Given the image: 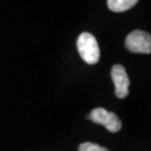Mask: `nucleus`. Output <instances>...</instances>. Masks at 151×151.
Returning <instances> with one entry per match:
<instances>
[{
    "label": "nucleus",
    "mask_w": 151,
    "mask_h": 151,
    "mask_svg": "<svg viewBox=\"0 0 151 151\" xmlns=\"http://www.w3.org/2000/svg\"><path fill=\"white\" fill-rule=\"evenodd\" d=\"M77 47L81 57L87 64L94 65L100 59V49L97 40L91 34L83 32L78 38Z\"/></svg>",
    "instance_id": "obj_1"
},
{
    "label": "nucleus",
    "mask_w": 151,
    "mask_h": 151,
    "mask_svg": "<svg viewBox=\"0 0 151 151\" xmlns=\"http://www.w3.org/2000/svg\"><path fill=\"white\" fill-rule=\"evenodd\" d=\"M126 47L134 53H151V37L143 31H134L126 38Z\"/></svg>",
    "instance_id": "obj_2"
},
{
    "label": "nucleus",
    "mask_w": 151,
    "mask_h": 151,
    "mask_svg": "<svg viewBox=\"0 0 151 151\" xmlns=\"http://www.w3.org/2000/svg\"><path fill=\"white\" fill-rule=\"evenodd\" d=\"M89 119L96 124L104 126L111 132H119L122 128V122L120 118L113 112L105 110L104 108H96L93 109L89 115Z\"/></svg>",
    "instance_id": "obj_3"
},
{
    "label": "nucleus",
    "mask_w": 151,
    "mask_h": 151,
    "mask_svg": "<svg viewBox=\"0 0 151 151\" xmlns=\"http://www.w3.org/2000/svg\"><path fill=\"white\" fill-rule=\"evenodd\" d=\"M111 76L115 84V94L119 98H126L129 95V78L126 69L122 65H115L111 71Z\"/></svg>",
    "instance_id": "obj_4"
},
{
    "label": "nucleus",
    "mask_w": 151,
    "mask_h": 151,
    "mask_svg": "<svg viewBox=\"0 0 151 151\" xmlns=\"http://www.w3.org/2000/svg\"><path fill=\"white\" fill-rule=\"evenodd\" d=\"M137 2L138 0H107V5L111 11L121 13L129 10Z\"/></svg>",
    "instance_id": "obj_5"
},
{
    "label": "nucleus",
    "mask_w": 151,
    "mask_h": 151,
    "mask_svg": "<svg viewBox=\"0 0 151 151\" xmlns=\"http://www.w3.org/2000/svg\"><path fill=\"white\" fill-rule=\"evenodd\" d=\"M78 151H109L103 146H100L96 143L84 142L81 143L78 147Z\"/></svg>",
    "instance_id": "obj_6"
}]
</instances>
